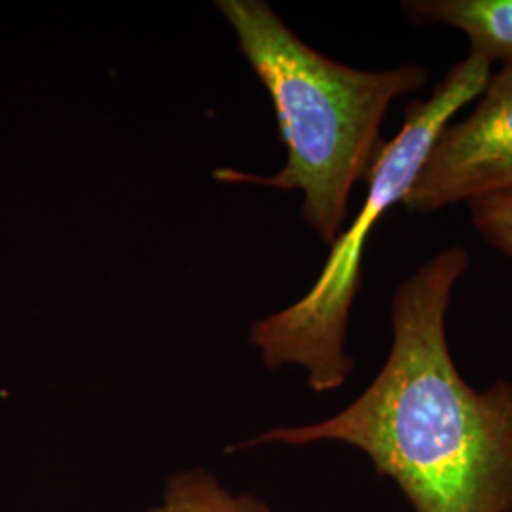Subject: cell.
Wrapping results in <instances>:
<instances>
[{"instance_id":"cell-1","label":"cell","mask_w":512,"mask_h":512,"mask_svg":"<svg viewBox=\"0 0 512 512\" xmlns=\"http://www.w3.org/2000/svg\"><path fill=\"white\" fill-rule=\"evenodd\" d=\"M469 266V251L452 245L399 283L389 355L348 408L238 448L342 442L393 480L414 512H512V382L475 389L448 346V310Z\"/></svg>"},{"instance_id":"cell-2","label":"cell","mask_w":512,"mask_h":512,"mask_svg":"<svg viewBox=\"0 0 512 512\" xmlns=\"http://www.w3.org/2000/svg\"><path fill=\"white\" fill-rule=\"evenodd\" d=\"M239 50L274 103L287 162L272 177L215 171L224 183L300 190L302 217L334 243L348 217L353 186L366 181L385 147L382 124L391 103L429 82L421 65L355 69L313 50L262 0H220Z\"/></svg>"},{"instance_id":"cell-3","label":"cell","mask_w":512,"mask_h":512,"mask_svg":"<svg viewBox=\"0 0 512 512\" xmlns=\"http://www.w3.org/2000/svg\"><path fill=\"white\" fill-rule=\"evenodd\" d=\"M492 63L469 54L452 65L431 95L404 110L399 133L385 143L366 183L365 203L332 243L329 258L310 291L293 306L251 325L249 342L270 370L302 366L315 393L336 391L353 372L348 344L349 313L363 285V255L376 224L412 188L429 150L459 110L484 92Z\"/></svg>"},{"instance_id":"cell-4","label":"cell","mask_w":512,"mask_h":512,"mask_svg":"<svg viewBox=\"0 0 512 512\" xmlns=\"http://www.w3.org/2000/svg\"><path fill=\"white\" fill-rule=\"evenodd\" d=\"M503 192H512V65L490 76L463 120L442 128L401 205L429 215Z\"/></svg>"},{"instance_id":"cell-5","label":"cell","mask_w":512,"mask_h":512,"mask_svg":"<svg viewBox=\"0 0 512 512\" xmlns=\"http://www.w3.org/2000/svg\"><path fill=\"white\" fill-rule=\"evenodd\" d=\"M414 25H444L469 38V54L512 65V0H406Z\"/></svg>"},{"instance_id":"cell-6","label":"cell","mask_w":512,"mask_h":512,"mask_svg":"<svg viewBox=\"0 0 512 512\" xmlns=\"http://www.w3.org/2000/svg\"><path fill=\"white\" fill-rule=\"evenodd\" d=\"M148 512H268L255 495H234L205 471L173 476L165 486L164 503Z\"/></svg>"},{"instance_id":"cell-7","label":"cell","mask_w":512,"mask_h":512,"mask_svg":"<svg viewBox=\"0 0 512 512\" xmlns=\"http://www.w3.org/2000/svg\"><path fill=\"white\" fill-rule=\"evenodd\" d=\"M467 207L478 236L512 258V192L486 196Z\"/></svg>"}]
</instances>
